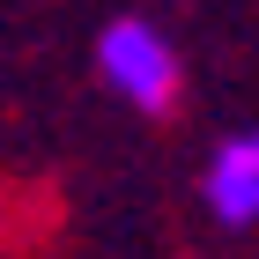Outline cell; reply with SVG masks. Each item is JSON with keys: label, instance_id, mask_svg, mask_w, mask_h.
I'll list each match as a JSON object with an SVG mask.
<instances>
[{"label": "cell", "instance_id": "7a4b0ae2", "mask_svg": "<svg viewBox=\"0 0 259 259\" xmlns=\"http://www.w3.org/2000/svg\"><path fill=\"white\" fill-rule=\"evenodd\" d=\"M207 215L222 230H252L259 222V134H230L207 156Z\"/></svg>", "mask_w": 259, "mask_h": 259}, {"label": "cell", "instance_id": "6da1fadb", "mask_svg": "<svg viewBox=\"0 0 259 259\" xmlns=\"http://www.w3.org/2000/svg\"><path fill=\"white\" fill-rule=\"evenodd\" d=\"M97 74L111 81L134 111H170V104H178V52H170V37H163L156 22H141V15L104 22Z\"/></svg>", "mask_w": 259, "mask_h": 259}]
</instances>
